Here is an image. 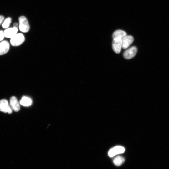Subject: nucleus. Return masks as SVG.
Segmentation results:
<instances>
[{
  "label": "nucleus",
  "instance_id": "8",
  "mask_svg": "<svg viewBox=\"0 0 169 169\" xmlns=\"http://www.w3.org/2000/svg\"><path fill=\"white\" fill-rule=\"evenodd\" d=\"M10 106L12 109L15 112H18L20 109L19 104L17 99L15 96H12L10 98Z\"/></svg>",
  "mask_w": 169,
  "mask_h": 169
},
{
  "label": "nucleus",
  "instance_id": "7",
  "mask_svg": "<svg viewBox=\"0 0 169 169\" xmlns=\"http://www.w3.org/2000/svg\"><path fill=\"white\" fill-rule=\"evenodd\" d=\"M134 41L133 37L131 35H126L121 39L122 46L123 49L128 48L133 43Z\"/></svg>",
  "mask_w": 169,
  "mask_h": 169
},
{
  "label": "nucleus",
  "instance_id": "10",
  "mask_svg": "<svg viewBox=\"0 0 169 169\" xmlns=\"http://www.w3.org/2000/svg\"><path fill=\"white\" fill-rule=\"evenodd\" d=\"M18 31V28L13 27L7 28L3 32L4 37L11 38L17 33Z\"/></svg>",
  "mask_w": 169,
  "mask_h": 169
},
{
  "label": "nucleus",
  "instance_id": "13",
  "mask_svg": "<svg viewBox=\"0 0 169 169\" xmlns=\"http://www.w3.org/2000/svg\"><path fill=\"white\" fill-rule=\"evenodd\" d=\"M125 161V159L123 157L118 156L114 158L113 162L115 165L119 166H121Z\"/></svg>",
  "mask_w": 169,
  "mask_h": 169
},
{
  "label": "nucleus",
  "instance_id": "11",
  "mask_svg": "<svg viewBox=\"0 0 169 169\" xmlns=\"http://www.w3.org/2000/svg\"><path fill=\"white\" fill-rule=\"evenodd\" d=\"M127 35L126 33L124 31L118 30L115 31L113 34V38H120L122 39L124 36Z\"/></svg>",
  "mask_w": 169,
  "mask_h": 169
},
{
  "label": "nucleus",
  "instance_id": "16",
  "mask_svg": "<svg viewBox=\"0 0 169 169\" xmlns=\"http://www.w3.org/2000/svg\"><path fill=\"white\" fill-rule=\"evenodd\" d=\"M4 18V17L3 16L0 15V25L3 21Z\"/></svg>",
  "mask_w": 169,
  "mask_h": 169
},
{
  "label": "nucleus",
  "instance_id": "14",
  "mask_svg": "<svg viewBox=\"0 0 169 169\" xmlns=\"http://www.w3.org/2000/svg\"><path fill=\"white\" fill-rule=\"evenodd\" d=\"M11 22V18L10 17L6 18L2 24V27L4 28H8L10 25Z\"/></svg>",
  "mask_w": 169,
  "mask_h": 169
},
{
  "label": "nucleus",
  "instance_id": "15",
  "mask_svg": "<svg viewBox=\"0 0 169 169\" xmlns=\"http://www.w3.org/2000/svg\"><path fill=\"white\" fill-rule=\"evenodd\" d=\"M4 37L3 32L2 31H0V41L3 39Z\"/></svg>",
  "mask_w": 169,
  "mask_h": 169
},
{
  "label": "nucleus",
  "instance_id": "9",
  "mask_svg": "<svg viewBox=\"0 0 169 169\" xmlns=\"http://www.w3.org/2000/svg\"><path fill=\"white\" fill-rule=\"evenodd\" d=\"M10 44L8 41L4 40L0 43V55L6 54L9 51Z\"/></svg>",
  "mask_w": 169,
  "mask_h": 169
},
{
  "label": "nucleus",
  "instance_id": "2",
  "mask_svg": "<svg viewBox=\"0 0 169 169\" xmlns=\"http://www.w3.org/2000/svg\"><path fill=\"white\" fill-rule=\"evenodd\" d=\"M25 40L24 35L22 33H16L11 38L10 43L14 46H17L21 45Z\"/></svg>",
  "mask_w": 169,
  "mask_h": 169
},
{
  "label": "nucleus",
  "instance_id": "12",
  "mask_svg": "<svg viewBox=\"0 0 169 169\" xmlns=\"http://www.w3.org/2000/svg\"><path fill=\"white\" fill-rule=\"evenodd\" d=\"M20 104L23 106H27L30 105L32 103V100L29 97L23 96L21 100Z\"/></svg>",
  "mask_w": 169,
  "mask_h": 169
},
{
  "label": "nucleus",
  "instance_id": "6",
  "mask_svg": "<svg viewBox=\"0 0 169 169\" xmlns=\"http://www.w3.org/2000/svg\"><path fill=\"white\" fill-rule=\"evenodd\" d=\"M137 51V49L136 47H131L124 52L123 54V56L125 59H131L135 56Z\"/></svg>",
  "mask_w": 169,
  "mask_h": 169
},
{
  "label": "nucleus",
  "instance_id": "4",
  "mask_svg": "<svg viewBox=\"0 0 169 169\" xmlns=\"http://www.w3.org/2000/svg\"><path fill=\"white\" fill-rule=\"evenodd\" d=\"M125 151V148L121 146H115L109 150L108 152L110 157H113L116 155L123 153Z\"/></svg>",
  "mask_w": 169,
  "mask_h": 169
},
{
  "label": "nucleus",
  "instance_id": "17",
  "mask_svg": "<svg viewBox=\"0 0 169 169\" xmlns=\"http://www.w3.org/2000/svg\"><path fill=\"white\" fill-rule=\"evenodd\" d=\"M13 27L18 28V25L17 23H15L13 24Z\"/></svg>",
  "mask_w": 169,
  "mask_h": 169
},
{
  "label": "nucleus",
  "instance_id": "3",
  "mask_svg": "<svg viewBox=\"0 0 169 169\" xmlns=\"http://www.w3.org/2000/svg\"><path fill=\"white\" fill-rule=\"evenodd\" d=\"M0 111L9 114L12 113V110L6 100L3 99L0 100Z\"/></svg>",
  "mask_w": 169,
  "mask_h": 169
},
{
  "label": "nucleus",
  "instance_id": "1",
  "mask_svg": "<svg viewBox=\"0 0 169 169\" xmlns=\"http://www.w3.org/2000/svg\"><path fill=\"white\" fill-rule=\"evenodd\" d=\"M19 29L22 32L26 33L29 31L30 26L27 19L24 16H21L19 18Z\"/></svg>",
  "mask_w": 169,
  "mask_h": 169
},
{
  "label": "nucleus",
  "instance_id": "5",
  "mask_svg": "<svg viewBox=\"0 0 169 169\" xmlns=\"http://www.w3.org/2000/svg\"><path fill=\"white\" fill-rule=\"evenodd\" d=\"M113 39L112 43V49L115 53L119 54L121 52L122 48L121 39L115 38Z\"/></svg>",
  "mask_w": 169,
  "mask_h": 169
}]
</instances>
